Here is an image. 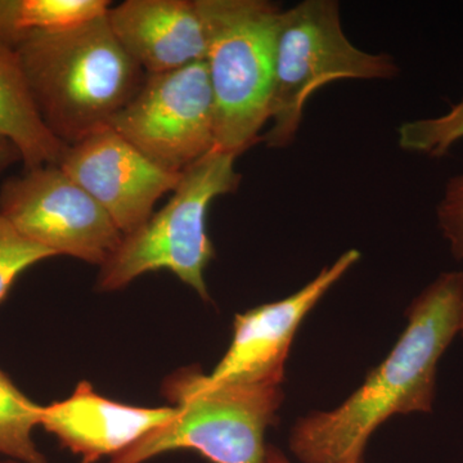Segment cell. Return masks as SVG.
I'll return each mask as SVG.
<instances>
[{
	"label": "cell",
	"instance_id": "8fae6325",
	"mask_svg": "<svg viewBox=\"0 0 463 463\" xmlns=\"http://www.w3.org/2000/svg\"><path fill=\"white\" fill-rule=\"evenodd\" d=\"M175 414L173 405L148 408L118 403L81 381L65 401L42 405L39 426L81 463H96L103 457L120 455Z\"/></svg>",
	"mask_w": 463,
	"mask_h": 463
},
{
	"label": "cell",
	"instance_id": "ffe728a7",
	"mask_svg": "<svg viewBox=\"0 0 463 463\" xmlns=\"http://www.w3.org/2000/svg\"><path fill=\"white\" fill-rule=\"evenodd\" d=\"M267 463H289L288 458L276 448L268 447ZM340 463H364V456L353 457Z\"/></svg>",
	"mask_w": 463,
	"mask_h": 463
},
{
	"label": "cell",
	"instance_id": "4fadbf2b",
	"mask_svg": "<svg viewBox=\"0 0 463 463\" xmlns=\"http://www.w3.org/2000/svg\"><path fill=\"white\" fill-rule=\"evenodd\" d=\"M0 137L17 149L25 170L60 165L69 146L45 127L16 51L0 44Z\"/></svg>",
	"mask_w": 463,
	"mask_h": 463
},
{
	"label": "cell",
	"instance_id": "5bb4252c",
	"mask_svg": "<svg viewBox=\"0 0 463 463\" xmlns=\"http://www.w3.org/2000/svg\"><path fill=\"white\" fill-rule=\"evenodd\" d=\"M109 7L108 0H0V44L16 50L33 33L78 25Z\"/></svg>",
	"mask_w": 463,
	"mask_h": 463
},
{
	"label": "cell",
	"instance_id": "44dd1931",
	"mask_svg": "<svg viewBox=\"0 0 463 463\" xmlns=\"http://www.w3.org/2000/svg\"><path fill=\"white\" fill-rule=\"evenodd\" d=\"M0 463H24V462L14 461V459L0 458Z\"/></svg>",
	"mask_w": 463,
	"mask_h": 463
},
{
	"label": "cell",
	"instance_id": "30bf717a",
	"mask_svg": "<svg viewBox=\"0 0 463 463\" xmlns=\"http://www.w3.org/2000/svg\"><path fill=\"white\" fill-rule=\"evenodd\" d=\"M359 259L358 250H347L295 294L236 315L231 345L209 379L281 386L289 347L301 322Z\"/></svg>",
	"mask_w": 463,
	"mask_h": 463
},
{
	"label": "cell",
	"instance_id": "52a82bcc",
	"mask_svg": "<svg viewBox=\"0 0 463 463\" xmlns=\"http://www.w3.org/2000/svg\"><path fill=\"white\" fill-rule=\"evenodd\" d=\"M109 128L152 163L182 174L215 149V106L205 61L145 80Z\"/></svg>",
	"mask_w": 463,
	"mask_h": 463
},
{
	"label": "cell",
	"instance_id": "6da1fadb",
	"mask_svg": "<svg viewBox=\"0 0 463 463\" xmlns=\"http://www.w3.org/2000/svg\"><path fill=\"white\" fill-rule=\"evenodd\" d=\"M408 326L364 385L330 412L300 419L289 449L301 463L364 456L371 434L392 414L431 412L437 365L463 323V272L443 273L408 309Z\"/></svg>",
	"mask_w": 463,
	"mask_h": 463
},
{
	"label": "cell",
	"instance_id": "ac0fdd59",
	"mask_svg": "<svg viewBox=\"0 0 463 463\" xmlns=\"http://www.w3.org/2000/svg\"><path fill=\"white\" fill-rule=\"evenodd\" d=\"M438 223L453 257L463 260V173L447 183L437 207Z\"/></svg>",
	"mask_w": 463,
	"mask_h": 463
},
{
	"label": "cell",
	"instance_id": "7a4b0ae2",
	"mask_svg": "<svg viewBox=\"0 0 463 463\" xmlns=\"http://www.w3.org/2000/svg\"><path fill=\"white\" fill-rule=\"evenodd\" d=\"M106 14L33 33L14 50L42 120L66 146L109 127L146 78L115 38Z\"/></svg>",
	"mask_w": 463,
	"mask_h": 463
},
{
	"label": "cell",
	"instance_id": "9c48e42d",
	"mask_svg": "<svg viewBox=\"0 0 463 463\" xmlns=\"http://www.w3.org/2000/svg\"><path fill=\"white\" fill-rule=\"evenodd\" d=\"M60 166L108 213L123 236L154 215L157 201L175 190L182 176L152 163L109 127L69 146Z\"/></svg>",
	"mask_w": 463,
	"mask_h": 463
},
{
	"label": "cell",
	"instance_id": "9a60e30c",
	"mask_svg": "<svg viewBox=\"0 0 463 463\" xmlns=\"http://www.w3.org/2000/svg\"><path fill=\"white\" fill-rule=\"evenodd\" d=\"M42 405L26 397L0 368V458L47 463L33 440Z\"/></svg>",
	"mask_w": 463,
	"mask_h": 463
},
{
	"label": "cell",
	"instance_id": "3957f363",
	"mask_svg": "<svg viewBox=\"0 0 463 463\" xmlns=\"http://www.w3.org/2000/svg\"><path fill=\"white\" fill-rule=\"evenodd\" d=\"M163 394L175 416L109 463H145L178 450L212 463H267L265 431L276 422L281 386L215 383L192 365L166 377Z\"/></svg>",
	"mask_w": 463,
	"mask_h": 463
},
{
	"label": "cell",
	"instance_id": "277c9868",
	"mask_svg": "<svg viewBox=\"0 0 463 463\" xmlns=\"http://www.w3.org/2000/svg\"><path fill=\"white\" fill-rule=\"evenodd\" d=\"M215 106V149L240 156L269 121L282 9L265 0H196Z\"/></svg>",
	"mask_w": 463,
	"mask_h": 463
},
{
	"label": "cell",
	"instance_id": "7c38bea8",
	"mask_svg": "<svg viewBox=\"0 0 463 463\" xmlns=\"http://www.w3.org/2000/svg\"><path fill=\"white\" fill-rule=\"evenodd\" d=\"M109 29L146 74L205 61L207 39L196 0H127L108 14Z\"/></svg>",
	"mask_w": 463,
	"mask_h": 463
},
{
	"label": "cell",
	"instance_id": "8992f818",
	"mask_svg": "<svg viewBox=\"0 0 463 463\" xmlns=\"http://www.w3.org/2000/svg\"><path fill=\"white\" fill-rule=\"evenodd\" d=\"M399 74L394 57L368 53L347 39L335 0H304L281 12L274 44L268 148L297 139L304 108L316 90L336 80H389Z\"/></svg>",
	"mask_w": 463,
	"mask_h": 463
},
{
	"label": "cell",
	"instance_id": "e0dca14e",
	"mask_svg": "<svg viewBox=\"0 0 463 463\" xmlns=\"http://www.w3.org/2000/svg\"><path fill=\"white\" fill-rule=\"evenodd\" d=\"M56 257L50 250L27 240L0 215V304L26 269Z\"/></svg>",
	"mask_w": 463,
	"mask_h": 463
},
{
	"label": "cell",
	"instance_id": "7402d4cb",
	"mask_svg": "<svg viewBox=\"0 0 463 463\" xmlns=\"http://www.w3.org/2000/svg\"><path fill=\"white\" fill-rule=\"evenodd\" d=\"M461 334H462V336H463V323H462V327H461Z\"/></svg>",
	"mask_w": 463,
	"mask_h": 463
},
{
	"label": "cell",
	"instance_id": "ba28073f",
	"mask_svg": "<svg viewBox=\"0 0 463 463\" xmlns=\"http://www.w3.org/2000/svg\"><path fill=\"white\" fill-rule=\"evenodd\" d=\"M0 215L54 255L102 267L123 240L108 213L60 165L25 170L0 184Z\"/></svg>",
	"mask_w": 463,
	"mask_h": 463
},
{
	"label": "cell",
	"instance_id": "d6986e66",
	"mask_svg": "<svg viewBox=\"0 0 463 463\" xmlns=\"http://www.w3.org/2000/svg\"><path fill=\"white\" fill-rule=\"evenodd\" d=\"M18 160L21 161V158L14 146L0 137V173Z\"/></svg>",
	"mask_w": 463,
	"mask_h": 463
},
{
	"label": "cell",
	"instance_id": "2e32d148",
	"mask_svg": "<svg viewBox=\"0 0 463 463\" xmlns=\"http://www.w3.org/2000/svg\"><path fill=\"white\" fill-rule=\"evenodd\" d=\"M463 139V100L446 115L407 121L398 129L399 147L429 157L446 156Z\"/></svg>",
	"mask_w": 463,
	"mask_h": 463
},
{
	"label": "cell",
	"instance_id": "5b68a950",
	"mask_svg": "<svg viewBox=\"0 0 463 463\" xmlns=\"http://www.w3.org/2000/svg\"><path fill=\"white\" fill-rule=\"evenodd\" d=\"M237 157L214 149L185 169L166 205L124 236L99 268V291H118L143 274L165 269L209 301L205 272L215 249L207 233V213L213 201L239 190Z\"/></svg>",
	"mask_w": 463,
	"mask_h": 463
}]
</instances>
